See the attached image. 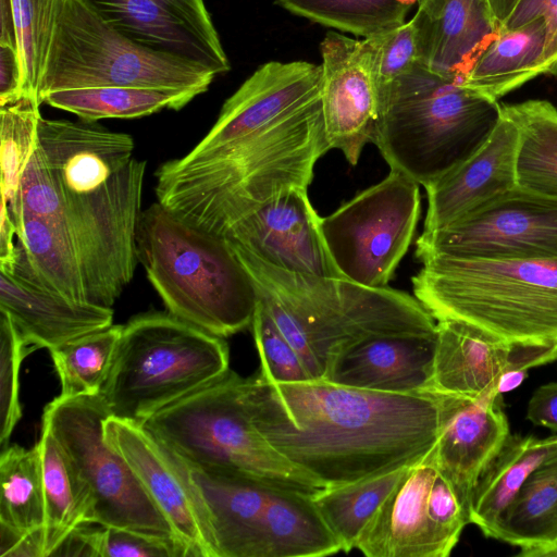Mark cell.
Returning <instances> with one entry per match:
<instances>
[{"label":"cell","mask_w":557,"mask_h":557,"mask_svg":"<svg viewBox=\"0 0 557 557\" xmlns=\"http://www.w3.org/2000/svg\"><path fill=\"white\" fill-rule=\"evenodd\" d=\"M262 436L323 488L409 466L435 445L453 395L386 393L325 380L246 377Z\"/></svg>","instance_id":"cell-1"},{"label":"cell","mask_w":557,"mask_h":557,"mask_svg":"<svg viewBox=\"0 0 557 557\" xmlns=\"http://www.w3.org/2000/svg\"><path fill=\"white\" fill-rule=\"evenodd\" d=\"M38 144L54 174L88 302L111 307L132 281L147 162L134 140L90 122L41 116Z\"/></svg>","instance_id":"cell-2"},{"label":"cell","mask_w":557,"mask_h":557,"mask_svg":"<svg viewBox=\"0 0 557 557\" xmlns=\"http://www.w3.org/2000/svg\"><path fill=\"white\" fill-rule=\"evenodd\" d=\"M330 146L321 97L210 159L156 172L158 202L184 221L223 237L242 218L282 191L308 188Z\"/></svg>","instance_id":"cell-3"},{"label":"cell","mask_w":557,"mask_h":557,"mask_svg":"<svg viewBox=\"0 0 557 557\" xmlns=\"http://www.w3.org/2000/svg\"><path fill=\"white\" fill-rule=\"evenodd\" d=\"M230 247L313 380H326L334 361L362 341L436 333V320L408 293L287 271Z\"/></svg>","instance_id":"cell-4"},{"label":"cell","mask_w":557,"mask_h":557,"mask_svg":"<svg viewBox=\"0 0 557 557\" xmlns=\"http://www.w3.org/2000/svg\"><path fill=\"white\" fill-rule=\"evenodd\" d=\"M136 246L171 314L223 338L251 326L256 288L223 237L154 202L141 211Z\"/></svg>","instance_id":"cell-5"},{"label":"cell","mask_w":557,"mask_h":557,"mask_svg":"<svg viewBox=\"0 0 557 557\" xmlns=\"http://www.w3.org/2000/svg\"><path fill=\"white\" fill-rule=\"evenodd\" d=\"M411 278L436 321L470 324L508 343H557V260L431 256Z\"/></svg>","instance_id":"cell-6"},{"label":"cell","mask_w":557,"mask_h":557,"mask_svg":"<svg viewBox=\"0 0 557 557\" xmlns=\"http://www.w3.org/2000/svg\"><path fill=\"white\" fill-rule=\"evenodd\" d=\"M379 104L371 143L391 170L424 187L473 154L502 116L498 101L419 63Z\"/></svg>","instance_id":"cell-7"},{"label":"cell","mask_w":557,"mask_h":557,"mask_svg":"<svg viewBox=\"0 0 557 557\" xmlns=\"http://www.w3.org/2000/svg\"><path fill=\"white\" fill-rule=\"evenodd\" d=\"M143 426L191 468L256 478L310 496L323 488L257 430L246 377L232 370L158 411Z\"/></svg>","instance_id":"cell-8"},{"label":"cell","mask_w":557,"mask_h":557,"mask_svg":"<svg viewBox=\"0 0 557 557\" xmlns=\"http://www.w3.org/2000/svg\"><path fill=\"white\" fill-rule=\"evenodd\" d=\"M230 370L228 346L170 312L132 318L101 389L112 417L143 425Z\"/></svg>","instance_id":"cell-9"},{"label":"cell","mask_w":557,"mask_h":557,"mask_svg":"<svg viewBox=\"0 0 557 557\" xmlns=\"http://www.w3.org/2000/svg\"><path fill=\"white\" fill-rule=\"evenodd\" d=\"M183 463L207 509L218 557H321L342 552L312 496Z\"/></svg>","instance_id":"cell-10"},{"label":"cell","mask_w":557,"mask_h":557,"mask_svg":"<svg viewBox=\"0 0 557 557\" xmlns=\"http://www.w3.org/2000/svg\"><path fill=\"white\" fill-rule=\"evenodd\" d=\"M216 74L188 59L134 41L82 0H67L55 26L38 99L57 90L104 86L181 90L196 97Z\"/></svg>","instance_id":"cell-11"},{"label":"cell","mask_w":557,"mask_h":557,"mask_svg":"<svg viewBox=\"0 0 557 557\" xmlns=\"http://www.w3.org/2000/svg\"><path fill=\"white\" fill-rule=\"evenodd\" d=\"M110 416L100 394L58 396L45 407L41 425L59 442L89 487L94 498V523L128 529L177 544L169 522L129 465L107 442L104 422Z\"/></svg>","instance_id":"cell-12"},{"label":"cell","mask_w":557,"mask_h":557,"mask_svg":"<svg viewBox=\"0 0 557 557\" xmlns=\"http://www.w3.org/2000/svg\"><path fill=\"white\" fill-rule=\"evenodd\" d=\"M421 213L419 184L391 170L321 218L327 251L341 275L368 287H386L407 252Z\"/></svg>","instance_id":"cell-13"},{"label":"cell","mask_w":557,"mask_h":557,"mask_svg":"<svg viewBox=\"0 0 557 557\" xmlns=\"http://www.w3.org/2000/svg\"><path fill=\"white\" fill-rule=\"evenodd\" d=\"M468 523L432 447L408 466L363 528L356 548L368 557H447Z\"/></svg>","instance_id":"cell-14"},{"label":"cell","mask_w":557,"mask_h":557,"mask_svg":"<svg viewBox=\"0 0 557 557\" xmlns=\"http://www.w3.org/2000/svg\"><path fill=\"white\" fill-rule=\"evenodd\" d=\"M557 260V199L516 186L445 227L423 232L416 258Z\"/></svg>","instance_id":"cell-15"},{"label":"cell","mask_w":557,"mask_h":557,"mask_svg":"<svg viewBox=\"0 0 557 557\" xmlns=\"http://www.w3.org/2000/svg\"><path fill=\"white\" fill-rule=\"evenodd\" d=\"M104 437L164 516L185 557H218L207 509L183 461L137 423L110 416Z\"/></svg>","instance_id":"cell-16"},{"label":"cell","mask_w":557,"mask_h":557,"mask_svg":"<svg viewBox=\"0 0 557 557\" xmlns=\"http://www.w3.org/2000/svg\"><path fill=\"white\" fill-rule=\"evenodd\" d=\"M322 66L306 61L261 65L224 102L206 136L175 166L203 162L234 143L262 132L320 99Z\"/></svg>","instance_id":"cell-17"},{"label":"cell","mask_w":557,"mask_h":557,"mask_svg":"<svg viewBox=\"0 0 557 557\" xmlns=\"http://www.w3.org/2000/svg\"><path fill=\"white\" fill-rule=\"evenodd\" d=\"M376 50L377 36L354 39L329 32L320 44L325 138L351 165L372 140L379 116Z\"/></svg>","instance_id":"cell-18"},{"label":"cell","mask_w":557,"mask_h":557,"mask_svg":"<svg viewBox=\"0 0 557 557\" xmlns=\"http://www.w3.org/2000/svg\"><path fill=\"white\" fill-rule=\"evenodd\" d=\"M320 222L308 188L294 187L242 218L223 238L277 268L344 278L327 251Z\"/></svg>","instance_id":"cell-19"},{"label":"cell","mask_w":557,"mask_h":557,"mask_svg":"<svg viewBox=\"0 0 557 557\" xmlns=\"http://www.w3.org/2000/svg\"><path fill=\"white\" fill-rule=\"evenodd\" d=\"M123 35L196 62L214 74L231 70L203 0H82Z\"/></svg>","instance_id":"cell-20"},{"label":"cell","mask_w":557,"mask_h":557,"mask_svg":"<svg viewBox=\"0 0 557 557\" xmlns=\"http://www.w3.org/2000/svg\"><path fill=\"white\" fill-rule=\"evenodd\" d=\"M519 133L503 113L485 143L467 160L425 186L423 232L450 225L517 186Z\"/></svg>","instance_id":"cell-21"},{"label":"cell","mask_w":557,"mask_h":557,"mask_svg":"<svg viewBox=\"0 0 557 557\" xmlns=\"http://www.w3.org/2000/svg\"><path fill=\"white\" fill-rule=\"evenodd\" d=\"M417 4L411 22L419 64L463 83L502 29L490 0H419Z\"/></svg>","instance_id":"cell-22"},{"label":"cell","mask_w":557,"mask_h":557,"mask_svg":"<svg viewBox=\"0 0 557 557\" xmlns=\"http://www.w3.org/2000/svg\"><path fill=\"white\" fill-rule=\"evenodd\" d=\"M499 400L500 396L474 401L453 395L433 446L435 465L453 487L468 519L480 476L510 436Z\"/></svg>","instance_id":"cell-23"},{"label":"cell","mask_w":557,"mask_h":557,"mask_svg":"<svg viewBox=\"0 0 557 557\" xmlns=\"http://www.w3.org/2000/svg\"><path fill=\"white\" fill-rule=\"evenodd\" d=\"M435 334H399L362 341L342 354L325 381L386 393L431 391Z\"/></svg>","instance_id":"cell-24"},{"label":"cell","mask_w":557,"mask_h":557,"mask_svg":"<svg viewBox=\"0 0 557 557\" xmlns=\"http://www.w3.org/2000/svg\"><path fill=\"white\" fill-rule=\"evenodd\" d=\"M0 310L8 313L24 344L53 349L112 325L113 310L73 301L0 271Z\"/></svg>","instance_id":"cell-25"},{"label":"cell","mask_w":557,"mask_h":557,"mask_svg":"<svg viewBox=\"0 0 557 557\" xmlns=\"http://www.w3.org/2000/svg\"><path fill=\"white\" fill-rule=\"evenodd\" d=\"M437 339L431 389L474 401L500 395V375L508 371L510 343L455 320L436 322Z\"/></svg>","instance_id":"cell-26"},{"label":"cell","mask_w":557,"mask_h":557,"mask_svg":"<svg viewBox=\"0 0 557 557\" xmlns=\"http://www.w3.org/2000/svg\"><path fill=\"white\" fill-rule=\"evenodd\" d=\"M13 222L16 252L10 274L70 300L87 301L66 225L28 213L20 214Z\"/></svg>","instance_id":"cell-27"},{"label":"cell","mask_w":557,"mask_h":557,"mask_svg":"<svg viewBox=\"0 0 557 557\" xmlns=\"http://www.w3.org/2000/svg\"><path fill=\"white\" fill-rule=\"evenodd\" d=\"M546 24L543 17L520 27H502L479 57L463 84L498 101L537 75L547 74Z\"/></svg>","instance_id":"cell-28"},{"label":"cell","mask_w":557,"mask_h":557,"mask_svg":"<svg viewBox=\"0 0 557 557\" xmlns=\"http://www.w3.org/2000/svg\"><path fill=\"white\" fill-rule=\"evenodd\" d=\"M37 444L45 500L42 552L48 557L79 525L94 523V498L59 442L42 425Z\"/></svg>","instance_id":"cell-29"},{"label":"cell","mask_w":557,"mask_h":557,"mask_svg":"<svg viewBox=\"0 0 557 557\" xmlns=\"http://www.w3.org/2000/svg\"><path fill=\"white\" fill-rule=\"evenodd\" d=\"M556 454L557 436L510 435L478 481L471 498L469 522L488 537L530 474Z\"/></svg>","instance_id":"cell-30"},{"label":"cell","mask_w":557,"mask_h":557,"mask_svg":"<svg viewBox=\"0 0 557 557\" xmlns=\"http://www.w3.org/2000/svg\"><path fill=\"white\" fill-rule=\"evenodd\" d=\"M488 537L520 547L523 557L557 544V454L530 474Z\"/></svg>","instance_id":"cell-31"},{"label":"cell","mask_w":557,"mask_h":557,"mask_svg":"<svg viewBox=\"0 0 557 557\" xmlns=\"http://www.w3.org/2000/svg\"><path fill=\"white\" fill-rule=\"evenodd\" d=\"M517 126V185L557 199V110L546 100L502 107Z\"/></svg>","instance_id":"cell-32"},{"label":"cell","mask_w":557,"mask_h":557,"mask_svg":"<svg viewBox=\"0 0 557 557\" xmlns=\"http://www.w3.org/2000/svg\"><path fill=\"white\" fill-rule=\"evenodd\" d=\"M195 97L181 90L104 86L51 91L41 98V103L94 122L140 117L162 109L180 110Z\"/></svg>","instance_id":"cell-33"},{"label":"cell","mask_w":557,"mask_h":557,"mask_svg":"<svg viewBox=\"0 0 557 557\" xmlns=\"http://www.w3.org/2000/svg\"><path fill=\"white\" fill-rule=\"evenodd\" d=\"M0 482V528L22 535L42 534L45 500L38 444L1 448Z\"/></svg>","instance_id":"cell-34"},{"label":"cell","mask_w":557,"mask_h":557,"mask_svg":"<svg viewBox=\"0 0 557 557\" xmlns=\"http://www.w3.org/2000/svg\"><path fill=\"white\" fill-rule=\"evenodd\" d=\"M407 468L408 466L350 484L325 487L312 496L314 506L339 543L342 552L349 553L356 548L363 528Z\"/></svg>","instance_id":"cell-35"},{"label":"cell","mask_w":557,"mask_h":557,"mask_svg":"<svg viewBox=\"0 0 557 557\" xmlns=\"http://www.w3.org/2000/svg\"><path fill=\"white\" fill-rule=\"evenodd\" d=\"M419 0H275L290 13L362 38L388 33L404 23Z\"/></svg>","instance_id":"cell-36"},{"label":"cell","mask_w":557,"mask_h":557,"mask_svg":"<svg viewBox=\"0 0 557 557\" xmlns=\"http://www.w3.org/2000/svg\"><path fill=\"white\" fill-rule=\"evenodd\" d=\"M123 325H110L50 349L61 397L99 395L110 373Z\"/></svg>","instance_id":"cell-37"},{"label":"cell","mask_w":557,"mask_h":557,"mask_svg":"<svg viewBox=\"0 0 557 557\" xmlns=\"http://www.w3.org/2000/svg\"><path fill=\"white\" fill-rule=\"evenodd\" d=\"M37 97L24 95L0 107L1 205L15 200L22 174L38 141L41 119Z\"/></svg>","instance_id":"cell-38"},{"label":"cell","mask_w":557,"mask_h":557,"mask_svg":"<svg viewBox=\"0 0 557 557\" xmlns=\"http://www.w3.org/2000/svg\"><path fill=\"white\" fill-rule=\"evenodd\" d=\"M66 2L67 0H11L24 95L38 98L39 82L50 44Z\"/></svg>","instance_id":"cell-39"},{"label":"cell","mask_w":557,"mask_h":557,"mask_svg":"<svg viewBox=\"0 0 557 557\" xmlns=\"http://www.w3.org/2000/svg\"><path fill=\"white\" fill-rule=\"evenodd\" d=\"M89 557H185L173 541L97 523L79 525L57 549L54 556Z\"/></svg>","instance_id":"cell-40"},{"label":"cell","mask_w":557,"mask_h":557,"mask_svg":"<svg viewBox=\"0 0 557 557\" xmlns=\"http://www.w3.org/2000/svg\"><path fill=\"white\" fill-rule=\"evenodd\" d=\"M251 327L261 362L259 373L264 379L281 383L313 380L295 348L259 300Z\"/></svg>","instance_id":"cell-41"},{"label":"cell","mask_w":557,"mask_h":557,"mask_svg":"<svg viewBox=\"0 0 557 557\" xmlns=\"http://www.w3.org/2000/svg\"><path fill=\"white\" fill-rule=\"evenodd\" d=\"M34 351L18 335L7 312L0 310V444L8 445L22 417L18 375L23 359Z\"/></svg>","instance_id":"cell-42"},{"label":"cell","mask_w":557,"mask_h":557,"mask_svg":"<svg viewBox=\"0 0 557 557\" xmlns=\"http://www.w3.org/2000/svg\"><path fill=\"white\" fill-rule=\"evenodd\" d=\"M1 206L12 220L28 213L65 224L58 183L38 141L22 174L13 205Z\"/></svg>","instance_id":"cell-43"},{"label":"cell","mask_w":557,"mask_h":557,"mask_svg":"<svg viewBox=\"0 0 557 557\" xmlns=\"http://www.w3.org/2000/svg\"><path fill=\"white\" fill-rule=\"evenodd\" d=\"M418 63L417 34L411 20L377 36L375 75L379 96Z\"/></svg>","instance_id":"cell-44"},{"label":"cell","mask_w":557,"mask_h":557,"mask_svg":"<svg viewBox=\"0 0 557 557\" xmlns=\"http://www.w3.org/2000/svg\"><path fill=\"white\" fill-rule=\"evenodd\" d=\"M546 24L545 63L548 73H557V0H519L504 28L513 29L535 18Z\"/></svg>","instance_id":"cell-45"},{"label":"cell","mask_w":557,"mask_h":557,"mask_svg":"<svg viewBox=\"0 0 557 557\" xmlns=\"http://www.w3.org/2000/svg\"><path fill=\"white\" fill-rule=\"evenodd\" d=\"M23 96L18 50L0 45V107L15 102Z\"/></svg>","instance_id":"cell-46"},{"label":"cell","mask_w":557,"mask_h":557,"mask_svg":"<svg viewBox=\"0 0 557 557\" xmlns=\"http://www.w3.org/2000/svg\"><path fill=\"white\" fill-rule=\"evenodd\" d=\"M527 419L535 425L557 432V382L536 388L528 404Z\"/></svg>","instance_id":"cell-47"},{"label":"cell","mask_w":557,"mask_h":557,"mask_svg":"<svg viewBox=\"0 0 557 557\" xmlns=\"http://www.w3.org/2000/svg\"><path fill=\"white\" fill-rule=\"evenodd\" d=\"M0 45L17 48L16 28L11 0H0Z\"/></svg>","instance_id":"cell-48"},{"label":"cell","mask_w":557,"mask_h":557,"mask_svg":"<svg viewBox=\"0 0 557 557\" xmlns=\"http://www.w3.org/2000/svg\"><path fill=\"white\" fill-rule=\"evenodd\" d=\"M528 375V370H509L504 372L496 386L498 395L511 392L520 386Z\"/></svg>","instance_id":"cell-49"},{"label":"cell","mask_w":557,"mask_h":557,"mask_svg":"<svg viewBox=\"0 0 557 557\" xmlns=\"http://www.w3.org/2000/svg\"><path fill=\"white\" fill-rule=\"evenodd\" d=\"M518 2L519 0H490L493 14L502 27L512 13Z\"/></svg>","instance_id":"cell-50"},{"label":"cell","mask_w":557,"mask_h":557,"mask_svg":"<svg viewBox=\"0 0 557 557\" xmlns=\"http://www.w3.org/2000/svg\"><path fill=\"white\" fill-rule=\"evenodd\" d=\"M536 557H557V544L540 552Z\"/></svg>","instance_id":"cell-51"}]
</instances>
